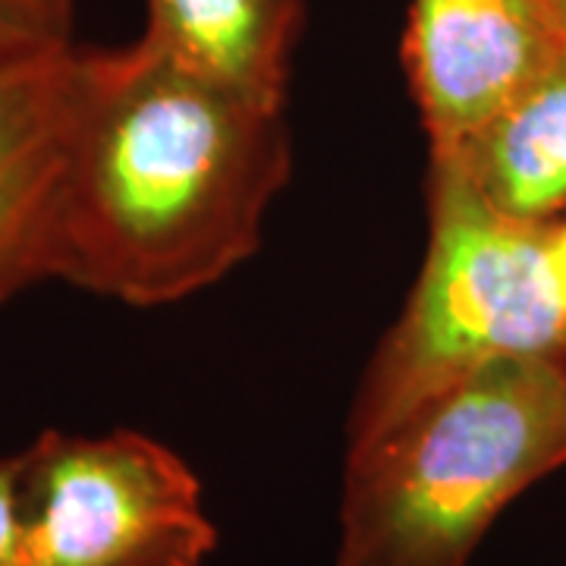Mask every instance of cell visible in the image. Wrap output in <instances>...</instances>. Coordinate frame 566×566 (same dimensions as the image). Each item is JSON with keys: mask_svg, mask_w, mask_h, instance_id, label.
Segmentation results:
<instances>
[{"mask_svg": "<svg viewBox=\"0 0 566 566\" xmlns=\"http://www.w3.org/2000/svg\"><path fill=\"white\" fill-rule=\"evenodd\" d=\"M286 180L283 107L199 80L142 39L95 48L51 277L129 305L186 300L259 249Z\"/></svg>", "mask_w": 566, "mask_h": 566, "instance_id": "1", "label": "cell"}, {"mask_svg": "<svg viewBox=\"0 0 566 566\" xmlns=\"http://www.w3.org/2000/svg\"><path fill=\"white\" fill-rule=\"evenodd\" d=\"M566 465V356L494 359L349 444L337 566H465Z\"/></svg>", "mask_w": 566, "mask_h": 566, "instance_id": "2", "label": "cell"}, {"mask_svg": "<svg viewBox=\"0 0 566 566\" xmlns=\"http://www.w3.org/2000/svg\"><path fill=\"white\" fill-rule=\"evenodd\" d=\"M547 227L504 218L447 155H431L422 274L365 371L349 444L479 365L566 356V315L547 274Z\"/></svg>", "mask_w": 566, "mask_h": 566, "instance_id": "3", "label": "cell"}, {"mask_svg": "<svg viewBox=\"0 0 566 566\" xmlns=\"http://www.w3.org/2000/svg\"><path fill=\"white\" fill-rule=\"evenodd\" d=\"M22 566H202L218 532L196 472L139 431H44L22 450Z\"/></svg>", "mask_w": 566, "mask_h": 566, "instance_id": "4", "label": "cell"}, {"mask_svg": "<svg viewBox=\"0 0 566 566\" xmlns=\"http://www.w3.org/2000/svg\"><path fill=\"white\" fill-rule=\"evenodd\" d=\"M95 48H0V303L51 281L63 177Z\"/></svg>", "mask_w": 566, "mask_h": 566, "instance_id": "5", "label": "cell"}, {"mask_svg": "<svg viewBox=\"0 0 566 566\" xmlns=\"http://www.w3.org/2000/svg\"><path fill=\"white\" fill-rule=\"evenodd\" d=\"M564 48L542 0H412L403 63L431 148L472 136Z\"/></svg>", "mask_w": 566, "mask_h": 566, "instance_id": "6", "label": "cell"}, {"mask_svg": "<svg viewBox=\"0 0 566 566\" xmlns=\"http://www.w3.org/2000/svg\"><path fill=\"white\" fill-rule=\"evenodd\" d=\"M303 0H145L142 41L249 102L283 107Z\"/></svg>", "mask_w": 566, "mask_h": 566, "instance_id": "7", "label": "cell"}, {"mask_svg": "<svg viewBox=\"0 0 566 566\" xmlns=\"http://www.w3.org/2000/svg\"><path fill=\"white\" fill-rule=\"evenodd\" d=\"M510 221L551 223L566 205V48L472 136L431 148Z\"/></svg>", "mask_w": 566, "mask_h": 566, "instance_id": "8", "label": "cell"}, {"mask_svg": "<svg viewBox=\"0 0 566 566\" xmlns=\"http://www.w3.org/2000/svg\"><path fill=\"white\" fill-rule=\"evenodd\" d=\"M80 0H0V48L73 39Z\"/></svg>", "mask_w": 566, "mask_h": 566, "instance_id": "9", "label": "cell"}, {"mask_svg": "<svg viewBox=\"0 0 566 566\" xmlns=\"http://www.w3.org/2000/svg\"><path fill=\"white\" fill-rule=\"evenodd\" d=\"M20 482H22V453L3 457V460H0V566H22Z\"/></svg>", "mask_w": 566, "mask_h": 566, "instance_id": "10", "label": "cell"}, {"mask_svg": "<svg viewBox=\"0 0 566 566\" xmlns=\"http://www.w3.org/2000/svg\"><path fill=\"white\" fill-rule=\"evenodd\" d=\"M547 274H551V286L554 296L560 303V312L566 315V221L551 223L547 227V243H545Z\"/></svg>", "mask_w": 566, "mask_h": 566, "instance_id": "11", "label": "cell"}, {"mask_svg": "<svg viewBox=\"0 0 566 566\" xmlns=\"http://www.w3.org/2000/svg\"><path fill=\"white\" fill-rule=\"evenodd\" d=\"M547 10V17L554 22V29H557V35L564 39L566 44V0H542Z\"/></svg>", "mask_w": 566, "mask_h": 566, "instance_id": "12", "label": "cell"}]
</instances>
